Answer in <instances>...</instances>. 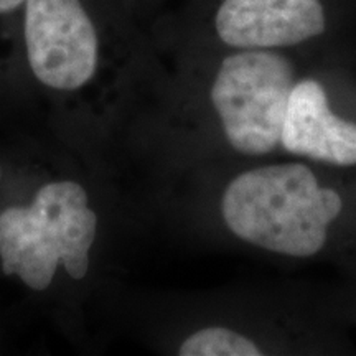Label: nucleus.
<instances>
[{
	"label": "nucleus",
	"mask_w": 356,
	"mask_h": 356,
	"mask_svg": "<svg viewBox=\"0 0 356 356\" xmlns=\"http://www.w3.org/2000/svg\"><path fill=\"white\" fill-rule=\"evenodd\" d=\"M222 234L274 261L337 267L356 280V168L302 159L222 163Z\"/></svg>",
	"instance_id": "nucleus-1"
},
{
	"label": "nucleus",
	"mask_w": 356,
	"mask_h": 356,
	"mask_svg": "<svg viewBox=\"0 0 356 356\" xmlns=\"http://www.w3.org/2000/svg\"><path fill=\"white\" fill-rule=\"evenodd\" d=\"M188 53L204 74L222 163L304 160L307 115L328 58L269 50Z\"/></svg>",
	"instance_id": "nucleus-2"
},
{
	"label": "nucleus",
	"mask_w": 356,
	"mask_h": 356,
	"mask_svg": "<svg viewBox=\"0 0 356 356\" xmlns=\"http://www.w3.org/2000/svg\"><path fill=\"white\" fill-rule=\"evenodd\" d=\"M188 51L269 50L356 65V0H188Z\"/></svg>",
	"instance_id": "nucleus-3"
},
{
	"label": "nucleus",
	"mask_w": 356,
	"mask_h": 356,
	"mask_svg": "<svg viewBox=\"0 0 356 356\" xmlns=\"http://www.w3.org/2000/svg\"><path fill=\"white\" fill-rule=\"evenodd\" d=\"M96 213L88 207L71 211L61 229V264L71 277L81 280L89 267V249L96 236Z\"/></svg>",
	"instance_id": "nucleus-4"
},
{
	"label": "nucleus",
	"mask_w": 356,
	"mask_h": 356,
	"mask_svg": "<svg viewBox=\"0 0 356 356\" xmlns=\"http://www.w3.org/2000/svg\"><path fill=\"white\" fill-rule=\"evenodd\" d=\"M61 262L60 248L56 244L35 239L22 248L15 274L33 291H44L55 277L56 267Z\"/></svg>",
	"instance_id": "nucleus-5"
},
{
	"label": "nucleus",
	"mask_w": 356,
	"mask_h": 356,
	"mask_svg": "<svg viewBox=\"0 0 356 356\" xmlns=\"http://www.w3.org/2000/svg\"><path fill=\"white\" fill-rule=\"evenodd\" d=\"M26 208L10 207L0 213V257L6 275L15 274L19 254L25 244Z\"/></svg>",
	"instance_id": "nucleus-6"
}]
</instances>
